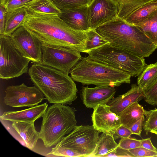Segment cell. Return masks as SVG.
<instances>
[{"label": "cell", "instance_id": "cell-1", "mask_svg": "<svg viewBox=\"0 0 157 157\" xmlns=\"http://www.w3.org/2000/svg\"><path fill=\"white\" fill-rule=\"evenodd\" d=\"M23 25L42 44L62 46L83 52L85 32L70 27L59 15L28 12Z\"/></svg>", "mask_w": 157, "mask_h": 157}, {"label": "cell", "instance_id": "cell-2", "mask_svg": "<svg viewBox=\"0 0 157 157\" xmlns=\"http://www.w3.org/2000/svg\"><path fill=\"white\" fill-rule=\"evenodd\" d=\"M28 73L49 103L70 105L77 98L76 85L68 75L40 63H33Z\"/></svg>", "mask_w": 157, "mask_h": 157}, {"label": "cell", "instance_id": "cell-3", "mask_svg": "<svg viewBox=\"0 0 157 157\" xmlns=\"http://www.w3.org/2000/svg\"><path fill=\"white\" fill-rule=\"evenodd\" d=\"M95 29L110 45L138 56L148 57L157 48L138 27L117 17Z\"/></svg>", "mask_w": 157, "mask_h": 157}, {"label": "cell", "instance_id": "cell-4", "mask_svg": "<svg viewBox=\"0 0 157 157\" xmlns=\"http://www.w3.org/2000/svg\"><path fill=\"white\" fill-rule=\"evenodd\" d=\"M74 81L85 85L115 87L130 83L131 75L105 64L82 57L70 73Z\"/></svg>", "mask_w": 157, "mask_h": 157}, {"label": "cell", "instance_id": "cell-5", "mask_svg": "<svg viewBox=\"0 0 157 157\" xmlns=\"http://www.w3.org/2000/svg\"><path fill=\"white\" fill-rule=\"evenodd\" d=\"M75 111L74 108L61 104H53L47 108L39 132L46 147L56 145L75 128Z\"/></svg>", "mask_w": 157, "mask_h": 157}, {"label": "cell", "instance_id": "cell-6", "mask_svg": "<svg viewBox=\"0 0 157 157\" xmlns=\"http://www.w3.org/2000/svg\"><path fill=\"white\" fill-rule=\"evenodd\" d=\"M94 61L138 76L147 64L144 57L107 44L87 53Z\"/></svg>", "mask_w": 157, "mask_h": 157}, {"label": "cell", "instance_id": "cell-7", "mask_svg": "<svg viewBox=\"0 0 157 157\" xmlns=\"http://www.w3.org/2000/svg\"><path fill=\"white\" fill-rule=\"evenodd\" d=\"M0 78L9 79L28 72L30 61L16 48L10 36L0 34Z\"/></svg>", "mask_w": 157, "mask_h": 157}, {"label": "cell", "instance_id": "cell-8", "mask_svg": "<svg viewBox=\"0 0 157 157\" xmlns=\"http://www.w3.org/2000/svg\"><path fill=\"white\" fill-rule=\"evenodd\" d=\"M99 132L92 125H77L56 145L69 148L82 157H90L94 151Z\"/></svg>", "mask_w": 157, "mask_h": 157}, {"label": "cell", "instance_id": "cell-9", "mask_svg": "<svg viewBox=\"0 0 157 157\" xmlns=\"http://www.w3.org/2000/svg\"><path fill=\"white\" fill-rule=\"evenodd\" d=\"M40 63L68 75L82 58L80 52L62 46L42 44Z\"/></svg>", "mask_w": 157, "mask_h": 157}, {"label": "cell", "instance_id": "cell-10", "mask_svg": "<svg viewBox=\"0 0 157 157\" xmlns=\"http://www.w3.org/2000/svg\"><path fill=\"white\" fill-rule=\"evenodd\" d=\"M5 92L4 103L12 107H33L45 99L43 94L35 86L29 87L24 83L8 86Z\"/></svg>", "mask_w": 157, "mask_h": 157}, {"label": "cell", "instance_id": "cell-11", "mask_svg": "<svg viewBox=\"0 0 157 157\" xmlns=\"http://www.w3.org/2000/svg\"><path fill=\"white\" fill-rule=\"evenodd\" d=\"M10 36L24 57L33 63L41 62L42 44L23 25L16 30Z\"/></svg>", "mask_w": 157, "mask_h": 157}, {"label": "cell", "instance_id": "cell-12", "mask_svg": "<svg viewBox=\"0 0 157 157\" xmlns=\"http://www.w3.org/2000/svg\"><path fill=\"white\" fill-rule=\"evenodd\" d=\"M118 10L117 0H92L87 6L90 29H95L116 19Z\"/></svg>", "mask_w": 157, "mask_h": 157}, {"label": "cell", "instance_id": "cell-13", "mask_svg": "<svg viewBox=\"0 0 157 157\" xmlns=\"http://www.w3.org/2000/svg\"><path fill=\"white\" fill-rule=\"evenodd\" d=\"M93 109V125L99 132L113 134L121 125L119 116L113 112L107 104H98Z\"/></svg>", "mask_w": 157, "mask_h": 157}, {"label": "cell", "instance_id": "cell-14", "mask_svg": "<svg viewBox=\"0 0 157 157\" xmlns=\"http://www.w3.org/2000/svg\"><path fill=\"white\" fill-rule=\"evenodd\" d=\"M116 92L113 87L96 86L89 88L87 86L82 87L80 94L86 107L94 109L98 104H107L114 97Z\"/></svg>", "mask_w": 157, "mask_h": 157}, {"label": "cell", "instance_id": "cell-15", "mask_svg": "<svg viewBox=\"0 0 157 157\" xmlns=\"http://www.w3.org/2000/svg\"><path fill=\"white\" fill-rule=\"evenodd\" d=\"M61 11L59 17L72 28L84 32L90 29L87 6Z\"/></svg>", "mask_w": 157, "mask_h": 157}, {"label": "cell", "instance_id": "cell-16", "mask_svg": "<svg viewBox=\"0 0 157 157\" xmlns=\"http://www.w3.org/2000/svg\"><path fill=\"white\" fill-rule=\"evenodd\" d=\"M131 89L126 93L113 98L107 104L111 110L118 116L130 105L139 102L144 98L143 91L136 84H132Z\"/></svg>", "mask_w": 157, "mask_h": 157}, {"label": "cell", "instance_id": "cell-17", "mask_svg": "<svg viewBox=\"0 0 157 157\" xmlns=\"http://www.w3.org/2000/svg\"><path fill=\"white\" fill-rule=\"evenodd\" d=\"M48 106V104L45 102L21 110L6 111L0 117L2 120L10 121L12 122H35L42 117L46 111Z\"/></svg>", "mask_w": 157, "mask_h": 157}, {"label": "cell", "instance_id": "cell-18", "mask_svg": "<svg viewBox=\"0 0 157 157\" xmlns=\"http://www.w3.org/2000/svg\"><path fill=\"white\" fill-rule=\"evenodd\" d=\"M35 122L15 121L13 122L12 127L20 135L24 141L26 146L32 150L40 139L39 132L36 130Z\"/></svg>", "mask_w": 157, "mask_h": 157}, {"label": "cell", "instance_id": "cell-19", "mask_svg": "<svg viewBox=\"0 0 157 157\" xmlns=\"http://www.w3.org/2000/svg\"><path fill=\"white\" fill-rule=\"evenodd\" d=\"M28 11L25 7L6 12L4 35L10 36L17 29L23 25Z\"/></svg>", "mask_w": 157, "mask_h": 157}, {"label": "cell", "instance_id": "cell-20", "mask_svg": "<svg viewBox=\"0 0 157 157\" xmlns=\"http://www.w3.org/2000/svg\"><path fill=\"white\" fill-rule=\"evenodd\" d=\"M144 110L143 107L138 102L130 105L119 116L121 124L130 128L144 115Z\"/></svg>", "mask_w": 157, "mask_h": 157}, {"label": "cell", "instance_id": "cell-21", "mask_svg": "<svg viewBox=\"0 0 157 157\" xmlns=\"http://www.w3.org/2000/svg\"><path fill=\"white\" fill-rule=\"evenodd\" d=\"M118 146L112 133L102 132L99 136L96 147L90 157H103Z\"/></svg>", "mask_w": 157, "mask_h": 157}, {"label": "cell", "instance_id": "cell-22", "mask_svg": "<svg viewBox=\"0 0 157 157\" xmlns=\"http://www.w3.org/2000/svg\"><path fill=\"white\" fill-rule=\"evenodd\" d=\"M24 7L29 12L56 14L59 16L61 13V10L51 0H33Z\"/></svg>", "mask_w": 157, "mask_h": 157}, {"label": "cell", "instance_id": "cell-23", "mask_svg": "<svg viewBox=\"0 0 157 157\" xmlns=\"http://www.w3.org/2000/svg\"><path fill=\"white\" fill-rule=\"evenodd\" d=\"M134 25L143 31L157 47V10L144 21Z\"/></svg>", "mask_w": 157, "mask_h": 157}, {"label": "cell", "instance_id": "cell-24", "mask_svg": "<svg viewBox=\"0 0 157 157\" xmlns=\"http://www.w3.org/2000/svg\"><path fill=\"white\" fill-rule=\"evenodd\" d=\"M156 10L157 1L149 3L138 9L123 20L128 24L135 25L144 21Z\"/></svg>", "mask_w": 157, "mask_h": 157}, {"label": "cell", "instance_id": "cell-25", "mask_svg": "<svg viewBox=\"0 0 157 157\" xmlns=\"http://www.w3.org/2000/svg\"><path fill=\"white\" fill-rule=\"evenodd\" d=\"M119 5L117 17L124 19L134 11L157 0H117Z\"/></svg>", "mask_w": 157, "mask_h": 157}, {"label": "cell", "instance_id": "cell-26", "mask_svg": "<svg viewBox=\"0 0 157 157\" xmlns=\"http://www.w3.org/2000/svg\"><path fill=\"white\" fill-rule=\"evenodd\" d=\"M157 79V62L147 65L138 76L137 84L143 91Z\"/></svg>", "mask_w": 157, "mask_h": 157}, {"label": "cell", "instance_id": "cell-27", "mask_svg": "<svg viewBox=\"0 0 157 157\" xmlns=\"http://www.w3.org/2000/svg\"><path fill=\"white\" fill-rule=\"evenodd\" d=\"M85 33L88 39L86 43L84 53H87L109 43L98 33L95 29H90Z\"/></svg>", "mask_w": 157, "mask_h": 157}, {"label": "cell", "instance_id": "cell-28", "mask_svg": "<svg viewBox=\"0 0 157 157\" xmlns=\"http://www.w3.org/2000/svg\"><path fill=\"white\" fill-rule=\"evenodd\" d=\"M60 10L88 6L92 0H51Z\"/></svg>", "mask_w": 157, "mask_h": 157}, {"label": "cell", "instance_id": "cell-29", "mask_svg": "<svg viewBox=\"0 0 157 157\" xmlns=\"http://www.w3.org/2000/svg\"><path fill=\"white\" fill-rule=\"evenodd\" d=\"M145 120L143 126L146 135L157 126V109L147 111L144 109Z\"/></svg>", "mask_w": 157, "mask_h": 157}, {"label": "cell", "instance_id": "cell-30", "mask_svg": "<svg viewBox=\"0 0 157 157\" xmlns=\"http://www.w3.org/2000/svg\"><path fill=\"white\" fill-rule=\"evenodd\" d=\"M143 92L144 98L146 103L157 106V79Z\"/></svg>", "mask_w": 157, "mask_h": 157}, {"label": "cell", "instance_id": "cell-31", "mask_svg": "<svg viewBox=\"0 0 157 157\" xmlns=\"http://www.w3.org/2000/svg\"><path fill=\"white\" fill-rule=\"evenodd\" d=\"M47 155H52L56 156L67 157H82L77 152L69 148L63 147L57 145L52 148V151Z\"/></svg>", "mask_w": 157, "mask_h": 157}, {"label": "cell", "instance_id": "cell-32", "mask_svg": "<svg viewBox=\"0 0 157 157\" xmlns=\"http://www.w3.org/2000/svg\"><path fill=\"white\" fill-rule=\"evenodd\" d=\"M33 0H0V5L5 9L6 12L24 7Z\"/></svg>", "mask_w": 157, "mask_h": 157}, {"label": "cell", "instance_id": "cell-33", "mask_svg": "<svg viewBox=\"0 0 157 157\" xmlns=\"http://www.w3.org/2000/svg\"><path fill=\"white\" fill-rule=\"evenodd\" d=\"M118 144L120 147L128 150L141 147L140 140L131 137L121 138Z\"/></svg>", "mask_w": 157, "mask_h": 157}, {"label": "cell", "instance_id": "cell-34", "mask_svg": "<svg viewBox=\"0 0 157 157\" xmlns=\"http://www.w3.org/2000/svg\"><path fill=\"white\" fill-rule=\"evenodd\" d=\"M134 157H157V151H153L142 147L128 150Z\"/></svg>", "mask_w": 157, "mask_h": 157}, {"label": "cell", "instance_id": "cell-35", "mask_svg": "<svg viewBox=\"0 0 157 157\" xmlns=\"http://www.w3.org/2000/svg\"><path fill=\"white\" fill-rule=\"evenodd\" d=\"M132 134L130 128L122 124L116 130L113 134L115 140L130 137Z\"/></svg>", "mask_w": 157, "mask_h": 157}, {"label": "cell", "instance_id": "cell-36", "mask_svg": "<svg viewBox=\"0 0 157 157\" xmlns=\"http://www.w3.org/2000/svg\"><path fill=\"white\" fill-rule=\"evenodd\" d=\"M134 157L128 150L123 149L119 146L113 151L105 155L103 157Z\"/></svg>", "mask_w": 157, "mask_h": 157}, {"label": "cell", "instance_id": "cell-37", "mask_svg": "<svg viewBox=\"0 0 157 157\" xmlns=\"http://www.w3.org/2000/svg\"><path fill=\"white\" fill-rule=\"evenodd\" d=\"M145 119L144 115L139 121L134 124L130 128L132 134L141 136V133Z\"/></svg>", "mask_w": 157, "mask_h": 157}, {"label": "cell", "instance_id": "cell-38", "mask_svg": "<svg viewBox=\"0 0 157 157\" xmlns=\"http://www.w3.org/2000/svg\"><path fill=\"white\" fill-rule=\"evenodd\" d=\"M6 11L4 7L0 5V34H3L6 21Z\"/></svg>", "mask_w": 157, "mask_h": 157}, {"label": "cell", "instance_id": "cell-39", "mask_svg": "<svg viewBox=\"0 0 157 157\" xmlns=\"http://www.w3.org/2000/svg\"><path fill=\"white\" fill-rule=\"evenodd\" d=\"M149 137L145 139L140 140L141 146L148 150L157 151V149L153 145Z\"/></svg>", "mask_w": 157, "mask_h": 157}, {"label": "cell", "instance_id": "cell-40", "mask_svg": "<svg viewBox=\"0 0 157 157\" xmlns=\"http://www.w3.org/2000/svg\"><path fill=\"white\" fill-rule=\"evenodd\" d=\"M150 133L155 134L157 135V126L151 131Z\"/></svg>", "mask_w": 157, "mask_h": 157}, {"label": "cell", "instance_id": "cell-41", "mask_svg": "<svg viewBox=\"0 0 157 157\" xmlns=\"http://www.w3.org/2000/svg\"></svg>", "mask_w": 157, "mask_h": 157}]
</instances>
